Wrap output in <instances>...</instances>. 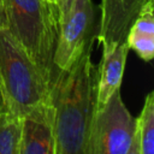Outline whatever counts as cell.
<instances>
[{"mask_svg":"<svg viewBox=\"0 0 154 154\" xmlns=\"http://www.w3.org/2000/svg\"><path fill=\"white\" fill-rule=\"evenodd\" d=\"M135 130L136 118L126 108L118 90L95 113L90 154H126Z\"/></svg>","mask_w":154,"mask_h":154,"instance_id":"cell-5","label":"cell"},{"mask_svg":"<svg viewBox=\"0 0 154 154\" xmlns=\"http://www.w3.org/2000/svg\"><path fill=\"white\" fill-rule=\"evenodd\" d=\"M126 154H141L140 153V144H138V132H137V128L135 130V134H134V140H132V143L130 146V149L128 150Z\"/></svg>","mask_w":154,"mask_h":154,"instance_id":"cell-13","label":"cell"},{"mask_svg":"<svg viewBox=\"0 0 154 154\" xmlns=\"http://www.w3.org/2000/svg\"><path fill=\"white\" fill-rule=\"evenodd\" d=\"M47 5H48V7L51 8V11L53 12V14L57 17V19H58V8H57V0H43Z\"/></svg>","mask_w":154,"mask_h":154,"instance_id":"cell-14","label":"cell"},{"mask_svg":"<svg viewBox=\"0 0 154 154\" xmlns=\"http://www.w3.org/2000/svg\"><path fill=\"white\" fill-rule=\"evenodd\" d=\"M125 42L129 49H132L142 60L152 61L154 57V35L128 31Z\"/></svg>","mask_w":154,"mask_h":154,"instance_id":"cell-11","label":"cell"},{"mask_svg":"<svg viewBox=\"0 0 154 154\" xmlns=\"http://www.w3.org/2000/svg\"><path fill=\"white\" fill-rule=\"evenodd\" d=\"M97 66L91 52L69 70L55 73L51 85L58 154H90L96 113Z\"/></svg>","mask_w":154,"mask_h":154,"instance_id":"cell-1","label":"cell"},{"mask_svg":"<svg viewBox=\"0 0 154 154\" xmlns=\"http://www.w3.org/2000/svg\"><path fill=\"white\" fill-rule=\"evenodd\" d=\"M51 102V84L17 40L0 30V113L22 118Z\"/></svg>","mask_w":154,"mask_h":154,"instance_id":"cell-2","label":"cell"},{"mask_svg":"<svg viewBox=\"0 0 154 154\" xmlns=\"http://www.w3.org/2000/svg\"><path fill=\"white\" fill-rule=\"evenodd\" d=\"M128 53L126 42L102 48V57L97 65L96 111L102 108L116 91L120 90Z\"/></svg>","mask_w":154,"mask_h":154,"instance_id":"cell-8","label":"cell"},{"mask_svg":"<svg viewBox=\"0 0 154 154\" xmlns=\"http://www.w3.org/2000/svg\"><path fill=\"white\" fill-rule=\"evenodd\" d=\"M18 154H58L52 101L20 118Z\"/></svg>","mask_w":154,"mask_h":154,"instance_id":"cell-6","label":"cell"},{"mask_svg":"<svg viewBox=\"0 0 154 154\" xmlns=\"http://www.w3.org/2000/svg\"><path fill=\"white\" fill-rule=\"evenodd\" d=\"M5 28L52 85L58 19L43 0H1Z\"/></svg>","mask_w":154,"mask_h":154,"instance_id":"cell-3","label":"cell"},{"mask_svg":"<svg viewBox=\"0 0 154 154\" xmlns=\"http://www.w3.org/2000/svg\"><path fill=\"white\" fill-rule=\"evenodd\" d=\"M138 144L141 154H154V91L144 99L142 111L136 118Z\"/></svg>","mask_w":154,"mask_h":154,"instance_id":"cell-9","label":"cell"},{"mask_svg":"<svg viewBox=\"0 0 154 154\" xmlns=\"http://www.w3.org/2000/svg\"><path fill=\"white\" fill-rule=\"evenodd\" d=\"M73 0H57V8H58V25L64 19L66 13L69 12Z\"/></svg>","mask_w":154,"mask_h":154,"instance_id":"cell-12","label":"cell"},{"mask_svg":"<svg viewBox=\"0 0 154 154\" xmlns=\"http://www.w3.org/2000/svg\"><path fill=\"white\" fill-rule=\"evenodd\" d=\"M147 0H101L97 42L102 48L125 42L128 31Z\"/></svg>","mask_w":154,"mask_h":154,"instance_id":"cell-7","label":"cell"},{"mask_svg":"<svg viewBox=\"0 0 154 154\" xmlns=\"http://www.w3.org/2000/svg\"><path fill=\"white\" fill-rule=\"evenodd\" d=\"M20 118L0 113V154H18Z\"/></svg>","mask_w":154,"mask_h":154,"instance_id":"cell-10","label":"cell"},{"mask_svg":"<svg viewBox=\"0 0 154 154\" xmlns=\"http://www.w3.org/2000/svg\"><path fill=\"white\" fill-rule=\"evenodd\" d=\"M99 6L93 0H73L58 25L53 54L54 76L69 70L85 53L91 52L99 32Z\"/></svg>","mask_w":154,"mask_h":154,"instance_id":"cell-4","label":"cell"},{"mask_svg":"<svg viewBox=\"0 0 154 154\" xmlns=\"http://www.w3.org/2000/svg\"><path fill=\"white\" fill-rule=\"evenodd\" d=\"M5 26V18H4V11H2V1L0 0V30Z\"/></svg>","mask_w":154,"mask_h":154,"instance_id":"cell-15","label":"cell"}]
</instances>
